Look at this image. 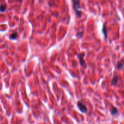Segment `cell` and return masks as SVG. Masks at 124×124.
I'll return each instance as SVG.
<instances>
[{"label":"cell","mask_w":124,"mask_h":124,"mask_svg":"<svg viewBox=\"0 0 124 124\" xmlns=\"http://www.w3.org/2000/svg\"><path fill=\"white\" fill-rule=\"evenodd\" d=\"M6 8H7V6H6V4H4L0 5V12H4L6 10Z\"/></svg>","instance_id":"cell-8"},{"label":"cell","mask_w":124,"mask_h":124,"mask_svg":"<svg viewBox=\"0 0 124 124\" xmlns=\"http://www.w3.org/2000/svg\"><path fill=\"white\" fill-rule=\"evenodd\" d=\"M116 68H117L118 69H123V67H124V64L123 63L121 62H118L117 64V65H116Z\"/></svg>","instance_id":"cell-9"},{"label":"cell","mask_w":124,"mask_h":124,"mask_svg":"<svg viewBox=\"0 0 124 124\" xmlns=\"http://www.w3.org/2000/svg\"><path fill=\"white\" fill-rule=\"evenodd\" d=\"M82 35H83V32H82V31H79V32H78L77 33H76V37L80 38L82 37Z\"/></svg>","instance_id":"cell-10"},{"label":"cell","mask_w":124,"mask_h":124,"mask_svg":"<svg viewBox=\"0 0 124 124\" xmlns=\"http://www.w3.org/2000/svg\"><path fill=\"white\" fill-rule=\"evenodd\" d=\"M110 113H111V115H112V116H116V115H117L119 113L118 109L116 107H112L111 110H110Z\"/></svg>","instance_id":"cell-5"},{"label":"cell","mask_w":124,"mask_h":124,"mask_svg":"<svg viewBox=\"0 0 124 124\" xmlns=\"http://www.w3.org/2000/svg\"><path fill=\"white\" fill-rule=\"evenodd\" d=\"M102 32L104 33V36L105 38H107V28H106V23H104L102 27Z\"/></svg>","instance_id":"cell-6"},{"label":"cell","mask_w":124,"mask_h":124,"mask_svg":"<svg viewBox=\"0 0 124 124\" xmlns=\"http://www.w3.org/2000/svg\"><path fill=\"white\" fill-rule=\"evenodd\" d=\"M79 4L80 1H76L73 2V8L75 12V15L77 18H80L82 13L81 10H79L81 8V6H79Z\"/></svg>","instance_id":"cell-1"},{"label":"cell","mask_w":124,"mask_h":124,"mask_svg":"<svg viewBox=\"0 0 124 124\" xmlns=\"http://www.w3.org/2000/svg\"><path fill=\"white\" fill-rule=\"evenodd\" d=\"M119 80V77L118 76H117V75L114 76L112 79V81H111V85H116L117 82H118Z\"/></svg>","instance_id":"cell-4"},{"label":"cell","mask_w":124,"mask_h":124,"mask_svg":"<svg viewBox=\"0 0 124 124\" xmlns=\"http://www.w3.org/2000/svg\"><path fill=\"white\" fill-rule=\"evenodd\" d=\"M85 53H79V54L78 55V57L79 58V60L80 62V64H81V66L84 67H87V65H86V62L85 61V60L84 59V57L85 56Z\"/></svg>","instance_id":"cell-3"},{"label":"cell","mask_w":124,"mask_h":124,"mask_svg":"<svg viewBox=\"0 0 124 124\" xmlns=\"http://www.w3.org/2000/svg\"><path fill=\"white\" fill-rule=\"evenodd\" d=\"M77 106L78 107L79 110L81 111L82 113H85L87 112V107L85 105L84 103H82L81 101H78L77 103Z\"/></svg>","instance_id":"cell-2"},{"label":"cell","mask_w":124,"mask_h":124,"mask_svg":"<svg viewBox=\"0 0 124 124\" xmlns=\"http://www.w3.org/2000/svg\"><path fill=\"white\" fill-rule=\"evenodd\" d=\"M18 33L13 32L10 35L9 38H10V39H15L17 38V37H18Z\"/></svg>","instance_id":"cell-7"}]
</instances>
